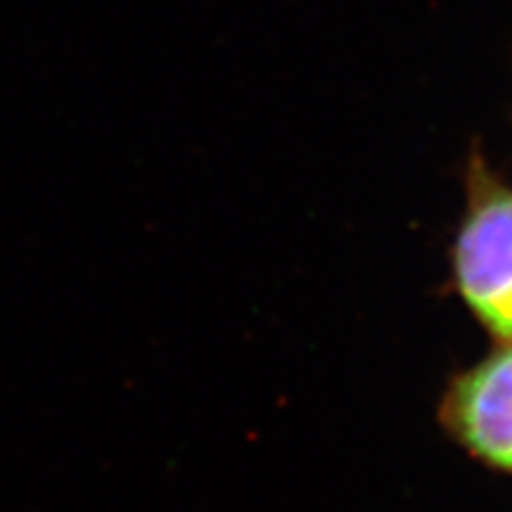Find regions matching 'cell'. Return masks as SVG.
Returning a JSON list of instances; mask_svg holds the SVG:
<instances>
[{
    "instance_id": "obj_1",
    "label": "cell",
    "mask_w": 512,
    "mask_h": 512,
    "mask_svg": "<svg viewBox=\"0 0 512 512\" xmlns=\"http://www.w3.org/2000/svg\"><path fill=\"white\" fill-rule=\"evenodd\" d=\"M465 302L498 339L512 344V192L486 166L470 174V209L456 242Z\"/></svg>"
},
{
    "instance_id": "obj_2",
    "label": "cell",
    "mask_w": 512,
    "mask_h": 512,
    "mask_svg": "<svg viewBox=\"0 0 512 512\" xmlns=\"http://www.w3.org/2000/svg\"><path fill=\"white\" fill-rule=\"evenodd\" d=\"M444 415L475 456L512 472V344L458 377Z\"/></svg>"
}]
</instances>
